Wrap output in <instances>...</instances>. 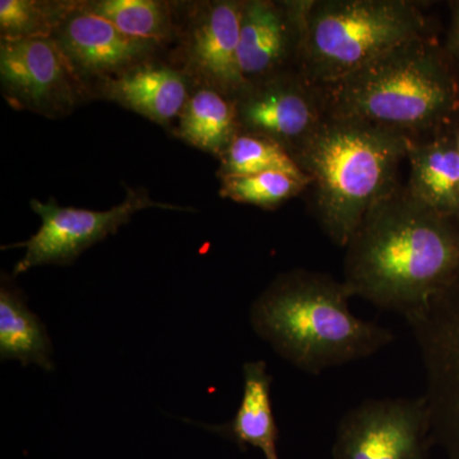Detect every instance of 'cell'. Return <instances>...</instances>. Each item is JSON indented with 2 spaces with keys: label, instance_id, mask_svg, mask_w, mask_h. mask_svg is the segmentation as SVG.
I'll use <instances>...</instances> for the list:
<instances>
[{
  "label": "cell",
  "instance_id": "1",
  "mask_svg": "<svg viewBox=\"0 0 459 459\" xmlns=\"http://www.w3.org/2000/svg\"><path fill=\"white\" fill-rule=\"evenodd\" d=\"M344 285L380 309L410 316L459 277V222L398 186L349 241Z\"/></svg>",
  "mask_w": 459,
  "mask_h": 459
},
{
  "label": "cell",
  "instance_id": "2",
  "mask_svg": "<svg viewBox=\"0 0 459 459\" xmlns=\"http://www.w3.org/2000/svg\"><path fill=\"white\" fill-rule=\"evenodd\" d=\"M351 298L343 281L319 272L290 271L256 299L250 325L281 358L318 376L394 342L391 329L353 316Z\"/></svg>",
  "mask_w": 459,
  "mask_h": 459
},
{
  "label": "cell",
  "instance_id": "3",
  "mask_svg": "<svg viewBox=\"0 0 459 459\" xmlns=\"http://www.w3.org/2000/svg\"><path fill=\"white\" fill-rule=\"evenodd\" d=\"M412 138L358 120L325 117L294 160L309 178L313 211L334 246L346 247L364 217L397 188Z\"/></svg>",
  "mask_w": 459,
  "mask_h": 459
},
{
  "label": "cell",
  "instance_id": "4",
  "mask_svg": "<svg viewBox=\"0 0 459 459\" xmlns=\"http://www.w3.org/2000/svg\"><path fill=\"white\" fill-rule=\"evenodd\" d=\"M316 87L327 117L373 124L412 140L439 132L458 101L455 77L431 38L401 45Z\"/></svg>",
  "mask_w": 459,
  "mask_h": 459
},
{
  "label": "cell",
  "instance_id": "5",
  "mask_svg": "<svg viewBox=\"0 0 459 459\" xmlns=\"http://www.w3.org/2000/svg\"><path fill=\"white\" fill-rule=\"evenodd\" d=\"M428 18L411 0H312L299 72L325 84L383 54L430 39Z\"/></svg>",
  "mask_w": 459,
  "mask_h": 459
},
{
  "label": "cell",
  "instance_id": "6",
  "mask_svg": "<svg viewBox=\"0 0 459 459\" xmlns=\"http://www.w3.org/2000/svg\"><path fill=\"white\" fill-rule=\"evenodd\" d=\"M406 319L427 374L434 443L449 459H459V277Z\"/></svg>",
  "mask_w": 459,
  "mask_h": 459
},
{
  "label": "cell",
  "instance_id": "7",
  "mask_svg": "<svg viewBox=\"0 0 459 459\" xmlns=\"http://www.w3.org/2000/svg\"><path fill=\"white\" fill-rule=\"evenodd\" d=\"M434 443L427 397L368 400L341 419L333 459H429Z\"/></svg>",
  "mask_w": 459,
  "mask_h": 459
},
{
  "label": "cell",
  "instance_id": "8",
  "mask_svg": "<svg viewBox=\"0 0 459 459\" xmlns=\"http://www.w3.org/2000/svg\"><path fill=\"white\" fill-rule=\"evenodd\" d=\"M31 207L40 216L41 228L29 240L12 246L26 249L25 255L14 267L16 276L39 265L74 262L84 250L131 221L138 211L151 207L183 210L177 205L156 204L146 193L133 189L128 190L122 204L108 211L62 207L54 201L42 204L36 199L31 202Z\"/></svg>",
  "mask_w": 459,
  "mask_h": 459
},
{
  "label": "cell",
  "instance_id": "9",
  "mask_svg": "<svg viewBox=\"0 0 459 459\" xmlns=\"http://www.w3.org/2000/svg\"><path fill=\"white\" fill-rule=\"evenodd\" d=\"M235 105L240 132L270 138L291 156L327 117L318 87L299 71L249 84Z\"/></svg>",
  "mask_w": 459,
  "mask_h": 459
},
{
  "label": "cell",
  "instance_id": "10",
  "mask_svg": "<svg viewBox=\"0 0 459 459\" xmlns=\"http://www.w3.org/2000/svg\"><path fill=\"white\" fill-rule=\"evenodd\" d=\"M310 2H244L238 65L247 84L299 71Z\"/></svg>",
  "mask_w": 459,
  "mask_h": 459
},
{
  "label": "cell",
  "instance_id": "11",
  "mask_svg": "<svg viewBox=\"0 0 459 459\" xmlns=\"http://www.w3.org/2000/svg\"><path fill=\"white\" fill-rule=\"evenodd\" d=\"M74 72L51 38L2 40L0 80L14 108L45 115L66 113L77 98Z\"/></svg>",
  "mask_w": 459,
  "mask_h": 459
},
{
  "label": "cell",
  "instance_id": "12",
  "mask_svg": "<svg viewBox=\"0 0 459 459\" xmlns=\"http://www.w3.org/2000/svg\"><path fill=\"white\" fill-rule=\"evenodd\" d=\"M244 2L211 3L195 20L189 36V60L204 83L237 99L249 84L238 65Z\"/></svg>",
  "mask_w": 459,
  "mask_h": 459
},
{
  "label": "cell",
  "instance_id": "13",
  "mask_svg": "<svg viewBox=\"0 0 459 459\" xmlns=\"http://www.w3.org/2000/svg\"><path fill=\"white\" fill-rule=\"evenodd\" d=\"M56 41L74 71L93 75L123 74L156 45L126 35L82 5H77L57 30Z\"/></svg>",
  "mask_w": 459,
  "mask_h": 459
},
{
  "label": "cell",
  "instance_id": "14",
  "mask_svg": "<svg viewBox=\"0 0 459 459\" xmlns=\"http://www.w3.org/2000/svg\"><path fill=\"white\" fill-rule=\"evenodd\" d=\"M410 164L411 195L435 212L459 222V153L453 131L413 140Z\"/></svg>",
  "mask_w": 459,
  "mask_h": 459
},
{
  "label": "cell",
  "instance_id": "15",
  "mask_svg": "<svg viewBox=\"0 0 459 459\" xmlns=\"http://www.w3.org/2000/svg\"><path fill=\"white\" fill-rule=\"evenodd\" d=\"M108 99L160 124L181 114L186 101V80L164 65H135L105 83Z\"/></svg>",
  "mask_w": 459,
  "mask_h": 459
},
{
  "label": "cell",
  "instance_id": "16",
  "mask_svg": "<svg viewBox=\"0 0 459 459\" xmlns=\"http://www.w3.org/2000/svg\"><path fill=\"white\" fill-rule=\"evenodd\" d=\"M244 389L234 419L220 427L208 428L237 443L238 448L255 446L265 459H279L280 434L272 409V377L264 361H250L243 367Z\"/></svg>",
  "mask_w": 459,
  "mask_h": 459
},
{
  "label": "cell",
  "instance_id": "17",
  "mask_svg": "<svg viewBox=\"0 0 459 459\" xmlns=\"http://www.w3.org/2000/svg\"><path fill=\"white\" fill-rule=\"evenodd\" d=\"M53 346L40 318L27 307L25 295L7 281L0 289V358L23 367L53 370Z\"/></svg>",
  "mask_w": 459,
  "mask_h": 459
},
{
  "label": "cell",
  "instance_id": "18",
  "mask_svg": "<svg viewBox=\"0 0 459 459\" xmlns=\"http://www.w3.org/2000/svg\"><path fill=\"white\" fill-rule=\"evenodd\" d=\"M238 133L235 100L211 87L190 96L181 111L180 137L205 152L221 156Z\"/></svg>",
  "mask_w": 459,
  "mask_h": 459
},
{
  "label": "cell",
  "instance_id": "19",
  "mask_svg": "<svg viewBox=\"0 0 459 459\" xmlns=\"http://www.w3.org/2000/svg\"><path fill=\"white\" fill-rule=\"evenodd\" d=\"M220 159L219 175L221 179L277 171L298 179L309 180L285 148L262 135L238 133Z\"/></svg>",
  "mask_w": 459,
  "mask_h": 459
},
{
  "label": "cell",
  "instance_id": "20",
  "mask_svg": "<svg viewBox=\"0 0 459 459\" xmlns=\"http://www.w3.org/2000/svg\"><path fill=\"white\" fill-rule=\"evenodd\" d=\"M82 8L131 38L156 44L168 36L170 29L168 8L155 0H101L87 3Z\"/></svg>",
  "mask_w": 459,
  "mask_h": 459
},
{
  "label": "cell",
  "instance_id": "21",
  "mask_svg": "<svg viewBox=\"0 0 459 459\" xmlns=\"http://www.w3.org/2000/svg\"><path fill=\"white\" fill-rule=\"evenodd\" d=\"M77 5L35 0H2L0 32L2 40L50 38L60 29Z\"/></svg>",
  "mask_w": 459,
  "mask_h": 459
},
{
  "label": "cell",
  "instance_id": "22",
  "mask_svg": "<svg viewBox=\"0 0 459 459\" xmlns=\"http://www.w3.org/2000/svg\"><path fill=\"white\" fill-rule=\"evenodd\" d=\"M310 181L285 172H262L249 177L222 178L220 195L238 204L274 210L309 189Z\"/></svg>",
  "mask_w": 459,
  "mask_h": 459
},
{
  "label": "cell",
  "instance_id": "23",
  "mask_svg": "<svg viewBox=\"0 0 459 459\" xmlns=\"http://www.w3.org/2000/svg\"><path fill=\"white\" fill-rule=\"evenodd\" d=\"M453 48L459 54V9L457 13L455 16V23H453Z\"/></svg>",
  "mask_w": 459,
  "mask_h": 459
},
{
  "label": "cell",
  "instance_id": "24",
  "mask_svg": "<svg viewBox=\"0 0 459 459\" xmlns=\"http://www.w3.org/2000/svg\"><path fill=\"white\" fill-rule=\"evenodd\" d=\"M452 131H453V135H455V144H457V150H458V153H459V126H455V128H453Z\"/></svg>",
  "mask_w": 459,
  "mask_h": 459
}]
</instances>
